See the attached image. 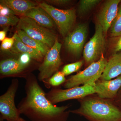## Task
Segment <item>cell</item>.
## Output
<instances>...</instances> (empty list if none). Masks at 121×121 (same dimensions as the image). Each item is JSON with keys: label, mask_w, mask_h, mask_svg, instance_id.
Wrapping results in <instances>:
<instances>
[{"label": "cell", "mask_w": 121, "mask_h": 121, "mask_svg": "<svg viewBox=\"0 0 121 121\" xmlns=\"http://www.w3.org/2000/svg\"><path fill=\"white\" fill-rule=\"evenodd\" d=\"M45 1V2H48V4L56 5H61L68 4L70 1L68 0H48Z\"/></svg>", "instance_id": "obj_27"}, {"label": "cell", "mask_w": 121, "mask_h": 121, "mask_svg": "<svg viewBox=\"0 0 121 121\" xmlns=\"http://www.w3.org/2000/svg\"><path fill=\"white\" fill-rule=\"evenodd\" d=\"M37 4L38 6L44 9L51 16L63 36L65 37L70 32L75 21V9H59L45 2Z\"/></svg>", "instance_id": "obj_7"}, {"label": "cell", "mask_w": 121, "mask_h": 121, "mask_svg": "<svg viewBox=\"0 0 121 121\" xmlns=\"http://www.w3.org/2000/svg\"><path fill=\"white\" fill-rule=\"evenodd\" d=\"M19 21V18L15 15L7 16H0V25L3 27H8L9 26L17 25Z\"/></svg>", "instance_id": "obj_23"}, {"label": "cell", "mask_w": 121, "mask_h": 121, "mask_svg": "<svg viewBox=\"0 0 121 121\" xmlns=\"http://www.w3.org/2000/svg\"><path fill=\"white\" fill-rule=\"evenodd\" d=\"M23 16L34 20L46 28H52L55 25V23L49 14L38 5L29 10Z\"/></svg>", "instance_id": "obj_15"}, {"label": "cell", "mask_w": 121, "mask_h": 121, "mask_svg": "<svg viewBox=\"0 0 121 121\" xmlns=\"http://www.w3.org/2000/svg\"><path fill=\"white\" fill-rule=\"evenodd\" d=\"M26 121V120H25L24 119H23V118H22L21 117L19 120H18V121Z\"/></svg>", "instance_id": "obj_31"}, {"label": "cell", "mask_w": 121, "mask_h": 121, "mask_svg": "<svg viewBox=\"0 0 121 121\" xmlns=\"http://www.w3.org/2000/svg\"><path fill=\"white\" fill-rule=\"evenodd\" d=\"M26 95L17 106L21 114L31 121H67L70 113L69 105L58 106L48 99L36 77L30 74L26 79Z\"/></svg>", "instance_id": "obj_1"}, {"label": "cell", "mask_w": 121, "mask_h": 121, "mask_svg": "<svg viewBox=\"0 0 121 121\" xmlns=\"http://www.w3.org/2000/svg\"><path fill=\"white\" fill-rule=\"evenodd\" d=\"M111 35L113 37L121 35V4L119 6L117 14L111 27Z\"/></svg>", "instance_id": "obj_20"}, {"label": "cell", "mask_w": 121, "mask_h": 121, "mask_svg": "<svg viewBox=\"0 0 121 121\" xmlns=\"http://www.w3.org/2000/svg\"><path fill=\"white\" fill-rule=\"evenodd\" d=\"M120 0H110L105 2L97 16L98 24L101 26L104 35L107 33L118 11Z\"/></svg>", "instance_id": "obj_11"}, {"label": "cell", "mask_w": 121, "mask_h": 121, "mask_svg": "<svg viewBox=\"0 0 121 121\" xmlns=\"http://www.w3.org/2000/svg\"><path fill=\"white\" fill-rule=\"evenodd\" d=\"M83 61L82 60L65 65L62 70L65 76L78 71L82 66Z\"/></svg>", "instance_id": "obj_22"}, {"label": "cell", "mask_w": 121, "mask_h": 121, "mask_svg": "<svg viewBox=\"0 0 121 121\" xmlns=\"http://www.w3.org/2000/svg\"><path fill=\"white\" fill-rule=\"evenodd\" d=\"M104 35L101 26L97 24L94 35L86 44L83 49V58L88 65L98 61L103 54L105 46Z\"/></svg>", "instance_id": "obj_9"}, {"label": "cell", "mask_w": 121, "mask_h": 121, "mask_svg": "<svg viewBox=\"0 0 121 121\" xmlns=\"http://www.w3.org/2000/svg\"><path fill=\"white\" fill-rule=\"evenodd\" d=\"M114 51L117 52H121V35L119 36V39L116 42L115 45Z\"/></svg>", "instance_id": "obj_29"}, {"label": "cell", "mask_w": 121, "mask_h": 121, "mask_svg": "<svg viewBox=\"0 0 121 121\" xmlns=\"http://www.w3.org/2000/svg\"><path fill=\"white\" fill-rule=\"evenodd\" d=\"M19 86V80L17 79H12L6 92L0 96V121H16L21 118L15 103Z\"/></svg>", "instance_id": "obj_6"}, {"label": "cell", "mask_w": 121, "mask_h": 121, "mask_svg": "<svg viewBox=\"0 0 121 121\" xmlns=\"http://www.w3.org/2000/svg\"><path fill=\"white\" fill-rule=\"evenodd\" d=\"M62 44L56 40L54 45L48 50L39 66L38 79L41 82L47 80L58 71L62 62L60 55Z\"/></svg>", "instance_id": "obj_8"}, {"label": "cell", "mask_w": 121, "mask_h": 121, "mask_svg": "<svg viewBox=\"0 0 121 121\" xmlns=\"http://www.w3.org/2000/svg\"><path fill=\"white\" fill-rule=\"evenodd\" d=\"M9 51L12 54L19 55L23 53L29 54L32 59L37 62L42 63L44 57L35 49L24 43L17 33L15 43Z\"/></svg>", "instance_id": "obj_17"}, {"label": "cell", "mask_w": 121, "mask_h": 121, "mask_svg": "<svg viewBox=\"0 0 121 121\" xmlns=\"http://www.w3.org/2000/svg\"><path fill=\"white\" fill-rule=\"evenodd\" d=\"M0 4L7 6L16 15L23 16L31 9L38 6L37 2L25 0H0Z\"/></svg>", "instance_id": "obj_16"}, {"label": "cell", "mask_w": 121, "mask_h": 121, "mask_svg": "<svg viewBox=\"0 0 121 121\" xmlns=\"http://www.w3.org/2000/svg\"><path fill=\"white\" fill-rule=\"evenodd\" d=\"M66 79L65 76L62 71H58L47 80L43 82L47 89L51 87H57L65 83Z\"/></svg>", "instance_id": "obj_19"}, {"label": "cell", "mask_w": 121, "mask_h": 121, "mask_svg": "<svg viewBox=\"0 0 121 121\" xmlns=\"http://www.w3.org/2000/svg\"><path fill=\"white\" fill-rule=\"evenodd\" d=\"M80 106L70 112L89 121H121V110L112 99L91 95L78 99Z\"/></svg>", "instance_id": "obj_2"}, {"label": "cell", "mask_w": 121, "mask_h": 121, "mask_svg": "<svg viewBox=\"0 0 121 121\" xmlns=\"http://www.w3.org/2000/svg\"><path fill=\"white\" fill-rule=\"evenodd\" d=\"M7 29L0 31V40L1 41H3L6 38L5 36H6V34H7Z\"/></svg>", "instance_id": "obj_30"}, {"label": "cell", "mask_w": 121, "mask_h": 121, "mask_svg": "<svg viewBox=\"0 0 121 121\" xmlns=\"http://www.w3.org/2000/svg\"><path fill=\"white\" fill-rule=\"evenodd\" d=\"M121 74V52H115L107 61L99 79L110 80Z\"/></svg>", "instance_id": "obj_14"}, {"label": "cell", "mask_w": 121, "mask_h": 121, "mask_svg": "<svg viewBox=\"0 0 121 121\" xmlns=\"http://www.w3.org/2000/svg\"><path fill=\"white\" fill-rule=\"evenodd\" d=\"M16 32L24 43L35 49L44 57L50 50L47 45L30 37L23 30L17 29Z\"/></svg>", "instance_id": "obj_18"}, {"label": "cell", "mask_w": 121, "mask_h": 121, "mask_svg": "<svg viewBox=\"0 0 121 121\" xmlns=\"http://www.w3.org/2000/svg\"><path fill=\"white\" fill-rule=\"evenodd\" d=\"M96 94L99 97L114 99L121 88V74L110 80L99 79L95 82Z\"/></svg>", "instance_id": "obj_13"}, {"label": "cell", "mask_w": 121, "mask_h": 121, "mask_svg": "<svg viewBox=\"0 0 121 121\" xmlns=\"http://www.w3.org/2000/svg\"><path fill=\"white\" fill-rule=\"evenodd\" d=\"M29 67L22 65L17 59L9 58L3 60L0 63V78L18 77L26 79L30 75L26 73Z\"/></svg>", "instance_id": "obj_12"}, {"label": "cell", "mask_w": 121, "mask_h": 121, "mask_svg": "<svg viewBox=\"0 0 121 121\" xmlns=\"http://www.w3.org/2000/svg\"><path fill=\"white\" fill-rule=\"evenodd\" d=\"M17 59L21 64L27 67H30L32 59L30 55L26 53L20 54Z\"/></svg>", "instance_id": "obj_25"}, {"label": "cell", "mask_w": 121, "mask_h": 121, "mask_svg": "<svg viewBox=\"0 0 121 121\" xmlns=\"http://www.w3.org/2000/svg\"><path fill=\"white\" fill-rule=\"evenodd\" d=\"M16 15L15 13L9 7L0 4V16H7Z\"/></svg>", "instance_id": "obj_26"}, {"label": "cell", "mask_w": 121, "mask_h": 121, "mask_svg": "<svg viewBox=\"0 0 121 121\" xmlns=\"http://www.w3.org/2000/svg\"><path fill=\"white\" fill-rule=\"evenodd\" d=\"M99 0H82L79 5V13L83 15L87 13L100 3Z\"/></svg>", "instance_id": "obj_21"}, {"label": "cell", "mask_w": 121, "mask_h": 121, "mask_svg": "<svg viewBox=\"0 0 121 121\" xmlns=\"http://www.w3.org/2000/svg\"><path fill=\"white\" fill-rule=\"evenodd\" d=\"M87 34L86 24L78 25L72 32L68 34L65 40V47L69 52L78 57L82 51Z\"/></svg>", "instance_id": "obj_10"}, {"label": "cell", "mask_w": 121, "mask_h": 121, "mask_svg": "<svg viewBox=\"0 0 121 121\" xmlns=\"http://www.w3.org/2000/svg\"><path fill=\"white\" fill-rule=\"evenodd\" d=\"M107 61L103 54L98 61L92 63L83 70L66 79L63 86L65 89H70L80 85L95 83L101 77Z\"/></svg>", "instance_id": "obj_3"}, {"label": "cell", "mask_w": 121, "mask_h": 121, "mask_svg": "<svg viewBox=\"0 0 121 121\" xmlns=\"http://www.w3.org/2000/svg\"><path fill=\"white\" fill-rule=\"evenodd\" d=\"M17 29L23 30L33 39L40 41L51 48L57 39L55 34L41 26L34 20L22 16L17 25Z\"/></svg>", "instance_id": "obj_4"}, {"label": "cell", "mask_w": 121, "mask_h": 121, "mask_svg": "<svg viewBox=\"0 0 121 121\" xmlns=\"http://www.w3.org/2000/svg\"><path fill=\"white\" fill-rule=\"evenodd\" d=\"M96 94L95 83L70 89H62L59 87L51 88L46 96L52 104L72 99H80L87 96Z\"/></svg>", "instance_id": "obj_5"}, {"label": "cell", "mask_w": 121, "mask_h": 121, "mask_svg": "<svg viewBox=\"0 0 121 121\" xmlns=\"http://www.w3.org/2000/svg\"><path fill=\"white\" fill-rule=\"evenodd\" d=\"M17 33H15L12 37L11 38L6 37L2 41L0 46L1 50L4 51H7L11 50L13 47L16 36Z\"/></svg>", "instance_id": "obj_24"}, {"label": "cell", "mask_w": 121, "mask_h": 121, "mask_svg": "<svg viewBox=\"0 0 121 121\" xmlns=\"http://www.w3.org/2000/svg\"><path fill=\"white\" fill-rule=\"evenodd\" d=\"M112 100L114 104L121 110V88L116 97Z\"/></svg>", "instance_id": "obj_28"}]
</instances>
